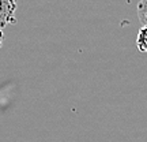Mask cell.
Listing matches in <instances>:
<instances>
[{
  "instance_id": "1",
  "label": "cell",
  "mask_w": 147,
  "mask_h": 142,
  "mask_svg": "<svg viewBox=\"0 0 147 142\" xmlns=\"http://www.w3.org/2000/svg\"><path fill=\"white\" fill-rule=\"evenodd\" d=\"M16 0H0V29H4L10 23H16Z\"/></svg>"
},
{
  "instance_id": "2",
  "label": "cell",
  "mask_w": 147,
  "mask_h": 142,
  "mask_svg": "<svg viewBox=\"0 0 147 142\" xmlns=\"http://www.w3.org/2000/svg\"><path fill=\"white\" fill-rule=\"evenodd\" d=\"M136 47L140 52L147 53V25H143V26L139 29V32H138Z\"/></svg>"
},
{
  "instance_id": "3",
  "label": "cell",
  "mask_w": 147,
  "mask_h": 142,
  "mask_svg": "<svg viewBox=\"0 0 147 142\" xmlns=\"http://www.w3.org/2000/svg\"><path fill=\"white\" fill-rule=\"evenodd\" d=\"M138 18L142 25H147V0H140L138 4Z\"/></svg>"
},
{
  "instance_id": "4",
  "label": "cell",
  "mask_w": 147,
  "mask_h": 142,
  "mask_svg": "<svg viewBox=\"0 0 147 142\" xmlns=\"http://www.w3.org/2000/svg\"><path fill=\"white\" fill-rule=\"evenodd\" d=\"M3 38H4V34H3V29H0V48L3 45Z\"/></svg>"
}]
</instances>
